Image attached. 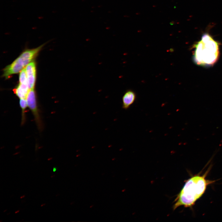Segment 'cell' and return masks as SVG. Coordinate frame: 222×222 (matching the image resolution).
I'll return each instance as SVG.
<instances>
[{"label":"cell","mask_w":222,"mask_h":222,"mask_svg":"<svg viewBox=\"0 0 222 222\" xmlns=\"http://www.w3.org/2000/svg\"><path fill=\"white\" fill-rule=\"evenodd\" d=\"M55 176V175H52V176H51V178H53V177Z\"/></svg>","instance_id":"5bb4252c"},{"label":"cell","mask_w":222,"mask_h":222,"mask_svg":"<svg viewBox=\"0 0 222 222\" xmlns=\"http://www.w3.org/2000/svg\"><path fill=\"white\" fill-rule=\"evenodd\" d=\"M195 47L193 58L197 64L209 65L217 61L219 55V44L208 34H204Z\"/></svg>","instance_id":"7a4b0ae2"},{"label":"cell","mask_w":222,"mask_h":222,"mask_svg":"<svg viewBox=\"0 0 222 222\" xmlns=\"http://www.w3.org/2000/svg\"><path fill=\"white\" fill-rule=\"evenodd\" d=\"M26 100L28 107L34 117L37 127L39 130H41L43 129V123L37 104L36 93L34 89L29 90Z\"/></svg>","instance_id":"277c9868"},{"label":"cell","mask_w":222,"mask_h":222,"mask_svg":"<svg viewBox=\"0 0 222 222\" xmlns=\"http://www.w3.org/2000/svg\"><path fill=\"white\" fill-rule=\"evenodd\" d=\"M2 221V220H1V221H0V222H1Z\"/></svg>","instance_id":"2e32d148"},{"label":"cell","mask_w":222,"mask_h":222,"mask_svg":"<svg viewBox=\"0 0 222 222\" xmlns=\"http://www.w3.org/2000/svg\"><path fill=\"white\" fill-rule=\"evenodd\" d=\"M28 83L19 84L13 90L14 93L19 99H26L29 91Z\"/></svg>","instance_id":"52a82bcc"},{"label":"cell","mask_w":222,"mask_h":222,"mask_svg":"<svg viewBox=\"0 0 222 222\" xmlns=\"http://www.w3.org/2000/svg\"><path fill=\"white\" fill-rule=\"evenodd\" d=\"M136 95L133 90L128 89L124 93L122 98V108L127 109L135 101Z\"/></svg>","instance_id":"8992f818"},{"label":"cell","mask_w":222,"mask_h":222,"mask_svg":"<svg viewBox=\"0 0 222 222\" xmlns=\"http://www.w3.org/2000/svg\"><path fill=\"white\" fill-rule=\"evenodd\" d=\"M57 170V168L56 167H54L53 169V171L55 172Z\"/></svg>","instance_id":"30bf717a"},{"label":"cell","mask_w":222,"mask_h":222,"mask_svg":"<svg viewBox=\"0 0 222 222\" xmlns=\"http://www.w3.org/2000/svg\"><path fill=\"white\" fill-rule=\"evenodd\" d=\"M43 45L33 49H27L23 51L11 64L4 69L3 76L6 78L20 72L37 56Z\"/></svg>","instance_id":"3957f363"},{"label":"cell","mask_w":222,"mask_h":222,"mask_svg":"<svg viewBox=\"0 0 222 222\" xmlns=\"http://www.w3.org/2000/svg\"><path fill=\"white\" fill-rule=\"evenodd\" d=\"M29 90L34 89L36 79V67L35 63L32 61L25 68Z\"/></svg>","instance_id":"5b68a950"},{"label":"cell","mask_w":222,"mask_h":222,"mask_svg":"<svg viewBox=\"0 0 222 222\" xmlns=\"http://www.w3.org/2000/svg\"><path fill=\"white\" fill-rule=\"evenodd\" d=\"M19 83H28L25 69H23L20 72L19 76Z\"/></svg>","instance_id":"9c48e42d"},{"label":"cell","mask_w":222,"mask_h":222,"mask_svg":"<svg viewBox=\"0 0 222 222\" xmlns=\"http://www.w3.org/2000/svg\"><path fill=\"white\" fill-rule=\"evenodd\" d=\"M45 204H42L41 205V207H43V206L45 205Z\"/></svg>","instance_id":"4fadbf2b"},{"label":"cell","mask_w":222,"mask_h":222,"mask_svg":"<svg viewBox=\"0 0 222 222\" xmlns=\"http://www.w3.org/2000/svg\"><path fill=\"white\" fill-rule=\"evenodd\" d=\"M19 212V210H18L15 212V214L17 213H18Z\"/></svg>","instance_id":"7c38bea8"},{"label":"cell","mask_w":222,"mask_h":222,"mask_svg":"<svg viewBox=\"0 0 222 222\" xmlns=\"http://www.w3.org/2000/svg\"><path fill=\"white\" fill-rule=\"evenodd\" d=\"M25 195H23V196H21L20 197V199H22L23 198H24V197H25Z\"/></svg>","instance_id":"8fae6325"},{"label":"cell","mask_w":222,"mask_h":222,"mask_svg":"<svg viewBox=\"0 0 222 222\" xmlns=\"http://www.w3.org/2000/svg\"><path fill=\"white\" fill-rule=\"evenodd\" d=\"M19 104L22 110L21 124L23 125L25 123L26 121V110L28 107L26 99H20Z\"/></svg>","instance_id":"ba28073f"},{"label":"cell","mask_w":222,"mask_h":222,"mask_svg":"<svg viewBox=\"0 0 222 222\" xmlns=\"http://www.w3.org/2000/svg\"><path fill=\"white\" fill-rule=\"evenodd\" d=\"M209 169L203 175L199 173L185 181L183 187L174 200L173 210L182 206L191 208L204 193L208 186L215 182L206 179Z\"/></svg>","instance_id":"6da1fadb"},{"label":"cell","mask_w":222,"mask_h":222,"mask_svg":"<svg viewBox=\"0 0 222 222\" xmlns=\"http://www.w3.org/2000/svg\"><path fill=\"white\" fill-rule=\"evenodd\" d=\"M6 211H7V209H6V210H5L3 212H5Z\"/></svg>","instance_id":"9a60e30c"}]
</instances>
